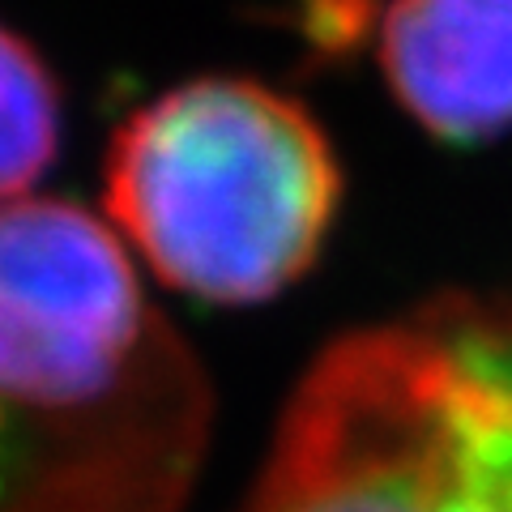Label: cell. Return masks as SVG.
<instances>
[{
	"mask_svg": "<svg viewBox=\"0 0 512 512\" xmlns=\"http://www.w3.org/2000/svg\"><path fill=\"white\" fill-rule=\"evenodd\" d=\"M239 512H512V299L448 291L320 350Z\"/></svg>",
	"mask_w": 512,
	"mask_h": 512,
	"instance_id": "1",
	"label": "cell"
},
{
	"mask_svg": "<svg viewBox=\"0 0 512 512\" xmlns=\"http://www.w3.org/2000/svg\"><path fill=\"white\" fill-rule=\"evenodd\" d=\"M103 201L167 286L239 308L316 265L342 205V163L291 94L256 77H192L111 133Z\"/></svg>",
	"mask_w": 512,
	"mask_h": 512,
	"instance_id": "2",
	"label": "cell"
},
{
	"mask_svg": "<svg viewBox=\"0 0 512 512\" xmlns=\"http://www.w3.org/2000/svg\"><path fill=\"white\" fill-rule=\"evenodd\" d=\"M205 427L64 419L0 380V512H175Z\"/></svg>",
	"mask_w": 512,
	"mask_h": 512,
	"instance_id": "3",
	"label": "cell"
},
{
	"mask_svg": "<svg viewBox=\"0 0 512 512\" xmlns=\"http://www.w3.org/2000/svg\"><path fill=\"white\" fill-rule=\"evenodd\" d=\"M376 56L436 141L478 146L512 128V0H389Z\"/></svg>",
	"mask_w": 512,
	"mask_h": 512,
	"instance_id": "4",
	"label": "cell"
},
{
	"mask_svg": "<svg viewBox=\"0 0 512 512\" xmlns=\"http://www.w3.org/2000/svg\"><path fill=\"white\" fill-rule=\"evenodd\" d=\"M60 150V86L47 60L0 22V201L18 197Z\"/></svg>",
	"mask_w": 512,
	"mask_h": 512,
	"instance_id": "5",
	"label": "cell"
}]
</instances>
